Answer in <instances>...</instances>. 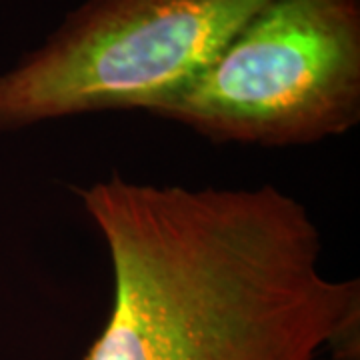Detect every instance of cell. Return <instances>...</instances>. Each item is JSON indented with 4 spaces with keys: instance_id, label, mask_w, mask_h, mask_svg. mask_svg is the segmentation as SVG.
Returning <instances> with one entry per match:
<instances>
[{
    "instance_id": "cell-1",
    "label": "cell",
    "mask_w": 360,
    "mask_h": 360,
    "mask_svg": "<svg viewBox=\"0 0 360 360\" xmlns=\"http://www.w3.org/2000/svg\"><path fill=\"white\" fill-rule=\"evenodd\" d=\"M78 198L112 272L84 360H359V278L322 270L321 231L292 194L115 174Z\"/></svg>"
},
{
    "instance_id": "cell-2",
    "label": "cell",
    "mask_w": 360,
    "mask_h": 360,
    "mask_svg": "<svg viewBox=\"0 0 360 360\" xmlns=\"http://www.w3.org/2000/svg\"><path fill=\"white\" fill-rule=\"evenodd\" d=\"M212 142L309 146L360 120V0H270L144 110Z\"/></svg>"
},
{
    "instance_id": "cell-3",
    "label": "cell",
    "mask_w": 360,
    "mask_h": 360,
    "mask_svg": "<svg viewBox=\"0 0 360 360\" xmlns=\"http://www.w3.org/2000/svg\"><path fill=\"white\" fill-rule=\"evenodd\" d=\"M270 0H84L0 72V134L141 110L184 86Z\"/></svg>"
},
{
    "instance_id": "cell-4",
    "label": "cell",
    "mask_w": 360,
    "mask_h": 360,
    "mask_svg": "<svg viewBox=\"0 0 360 360\" xmlns=\"http://www.w3.org/2000/svg\"><path fill=\"white\" fill-rule=\"evenodd\" d=\"M316 360H321V359H316ZM330 360H336V359H330Z\"/></svg>"
}]
</instances>
